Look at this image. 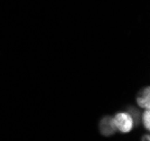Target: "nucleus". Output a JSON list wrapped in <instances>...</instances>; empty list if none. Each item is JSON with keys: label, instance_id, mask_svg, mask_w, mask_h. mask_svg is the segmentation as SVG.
<instances>
[{"label": "nucleus", "instance_id": "f257e3e1", "mask_svg": "<svg viewBox=\"0 0 150 141\" xmlns=\"http://www.w3.org/2000/svg\"><path fill=\"white\" fill-rule=\"evenodd\" d=\"M113 122L117 130H119L123 133L130 132L134 127V119L128 112H120L113 118Z\"/></svg>", "mask_w": 150, "mask_h": 141}, {"label": "nucleus", "instance_id": "f03ea898", "mask_svg": "<svg viewBox=\"0 0 150 141\" xmlns=\"http://www.w3.org/2000/svg\"><path fill=\"white\" fill-rule=\"evenodd\" d=\"M100 131L102 135L106 137L113 135L117 131V128L113 122V118L105 117L102 119V121L100 122Z\"/></svg>", "mask_w": 150, "mask_h": 141}, {"label": "nucleus", "instance_id": "7ed1b4c3", "mask_svg": "<svg viewBox=\"0 0 150 141\" xmlns=\"http://www.w3.org/2000/svg\"><path fill=\"white\" fill-rule=\"evenodd\" d=\"M138 104L140 108L146 109V110H149L150 108V91L149 87H146L144 90H142L141 94L138 96L137 100Z\"/></svg>", "mask_w": 150, "mask_h": 141}, {"label": "nucleus", "instance_id": "20e7f679", "mask_svg": "<svg viewBox=\"0 0 150 141\" xmlns=\"http://www.w3.org/2000/svg\"><path fill=\"white\" fill-rule=\"evenodd\" d=\"M142 123L146 127V129H150V111L146 110L144 113L142 114Z\"/></svg>", "mask_w": 150, "mask_h": 141}, {"label": "nucleus", "instance_id": "39448f33", "mask_svg": "<svg viewBox=\"0 0 150 141\" xmlns=\"http://www.w3.org/2000/svg\"><path fill=\"white\" fill-rule=\"evenodd\" d=\"M142 141H150V137L148 135H144V138H142Z\"/></svg>", "mask_w": 150, "mask_h": 141}]
</instances>
